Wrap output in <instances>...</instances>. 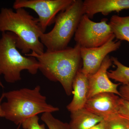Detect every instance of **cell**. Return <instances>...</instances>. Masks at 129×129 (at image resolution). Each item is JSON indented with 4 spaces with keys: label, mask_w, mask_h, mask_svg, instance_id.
<instances>
[{
    "label": "cell",
    "mask_w": 129,
    "mask_h": 129,
    "mask_svg": "<svg viewBox=\"0 0 129 129\" xmlns=\"http://www.w3.org/2000/svg\"><path fill=\"white\" fill-rule=\"evenodd\" d=\"M80 46L76 44L74 47L63 50L49 51L41 55L31 52L25 55L34 57L39 64V70L48 80L58 82L68 95L72 94V85L78 71L81 68L82 59Z\"/></svg>",
    "instance_id": "obj_1"
},
{
    "label": "cell",
    "mask_w": 129,
    "mask_h": 129,
    "mask_svg": "<svg viewBox=\"0 0 129 129\" xmlns=\"http://www.w3.org/2000/svg\"><path fill=\"white\" fill-rule=\"evenodd\" d=\"M0 31L12 32L17 37L16 46L23 54L30 51L38 55L45 52L40 38L43 34L38 18L25 10L2 8L0 12Z\"/></svg>",
    "instance_id": "obj_2"
},
{
    "label": "cell",
    "mask_w": 129,
    "mask_h": 129,
    "mask_svg": "<svg viewBox=\"0 0 129 129\" xmlns=\"http://www.w3.org/2000/svg\"><path fill=\"white\" fill-rule=\"evenodd\" d=\"M40 86L33 89L22 88L5 92L7 101L2 104L3 117L16 125L29 118L45 113L58 111L59 108L48 104L42 94Z\"/></svg>",
    "instance_id": "obj_3"
},
{
    "label": "cell",
    "mask_w": 129,
    "mask_h": 129,
    "mask_svg": "<svg viewBox=\"0 0 129 129\" xmlns=\"http://www.w3.org/2000/svg\"><path fill=\"white\" fill-rule=\"evenodd\" d=\"M17 37L9 32H2L0 39V75L7 83L21 80V73L26 70L32 75L37 73L39 64L34 57L23 56L16 46Z\"/></svg>",
    "instance_id": "obj_4"
},
{
    "label": "cell",
    "mask_w": 129,
    "mask_h": 129,
    "mask_svg": "<svg viewBox=\"0 0 129 129\" xmlns=\"http://www.w3.org/2000/svg\"><path fill=\"white\" fill-rule=\"evenodd\" d=\"M84 14L82 0H74L68 7L58 13L52 29L43 33L40 38L47 50H60L68 47Z\"/></svg>",
    "instance_id": "obj_5"
},
{
    "label": "cell",
    "mask_w": 129,
    "mask_h": 129,
    "mask_svg": "<svg viewBox=\"0 0 129 129\" xmlns=\"http://www.w3.org/2000/svg\"><path fill=\"white\" fill-rule=\"evenodd\" d=\"M107 21V18H103L96 22L84 14L74 36L76 44L83 48H96L114 39L115 36Z\"/></svg>",
    "instance_id": "obj_6"
},
{
    "label": "cell",
    "mask_w": 129,
    "mask_h": 129,
    "mask_svg": "<svg viewBox=\"0 0 129 129\" xmlns=\"http://www.w3.org/2000/svg\"><path fill=\"white\" fill-rule=\"evenodd\" d=\"M74 0H16L13 5L16 9H32L39 16V23L43 33L48 26L55 23L56 17L73 2Z\"/></svg>",
    "instance_id": "obj_7"
},
{
    "label": "cell",
    "mask_w": 129,
    "mask_h": 129,
    "mask_svg": "<svg viewBox=\"0 0 129 129\" xmlns=\"http://www.w3.org/2000/svg\"><path fill=\"white\" fill-rule=\"evenodd\" d=\"M114 40H110L99 47H81L80 55L82 61L81 71L85 75L88 77L95 73L108 54L119 49L121 46V41Z\"/></svg>",
    "instance_id": "obj_8"
},
{
    "label": "cell",
    "mask_w": 129,
    "mask_h": 129,
    "mask_svg": "<svg viewBox=\"0 0 129 129\" xmlns=\"http://www.w3.org/2000/svg\"><path fill=\"white\" fill-rule=\"evenodd\" d=\"M120 99L113 93H100L88 99L84 108L104 120H108L119 115Z\"/></svg>",
    "instance_id": "obj_9"
},
{
    "label": "cell",
    "mask_w": 129,
    "mask_h": 129,
    "mask_svg": "<svg viewBox=\"0 0 129 129\" xmlns=\"http://www.w3.org/2000/svg\"><path fill=\"white\" fill-rule=\"evenodd\" d=\"M112 63L111 58L108 55L105 58L99 70L88 77V99L95 95L104 92L113 93L120 96L118 90L120 83H113L107 74L108 70L112 66Z\"/></svg>",
    "instance_id": "obj_10"
},
{
    "label": "cell",
    "mask_w": 129,
    "mask_h": 129,
    "mask_svg": "<svg viewBox=\"0 0 129 129\" xmlns=\"http://www.w3.org/2000/svg\"><path fill=\"white\" fill-rule=\"evenodd\" d=\"M129 9V0H85L83 1L84 14L90 19L98 13L107 16L112 12H119Z\"/></svg>",
    "instance_id": "obj_11"
},
{
    "label": "cell",
    "mask_w": 129,
    "mask_h": 129,
    "mask_svg": "<svg viewBox=\"0 0 129 129\" xmlns=\"http://www.w3.org/2000/svg\"><path fill=\"white\" fill-rule=\"evenodd\" d=\"M72 88L73 97L67 106V109L70 112L84 108L88 99V77L81 72V69L74 79Z\"/></svg>",
    "instance_id": "obj_12"
},
{
    "label": "cell",
    "mask_w": 129,
    "mask_h": 129,
    "mask_svg": "<svg viewBox=\"0 0 129 129\" xmlns=\"http://www.w3.org/2000/svg\"><path fill=\"white\" fill-rule=\"evenodd\" d=\"M70 113V129H89L104 120L85 108Z\"/></svg>",
    "instance_id": "obj_13"
},
{
    "label": "cell",
    "mask_w": 129,
    "mask_h": 129,
    "mask_svg": "<svg viewBox=\"0 0 129 129\" xmlns=\"http://www.w3.org/2000/svg\"><path fill=\"white\" fill-rule=\"evenodd\" d=\"M108 24L117 40L125 41L129 43V16L113 15Z\"/></svg>",
    "instance_id": "obj_14"
},
{
    "label": "cell",
    "mask_w": 129,
    "mask_h": 129,
    "mask_svg": "<svg viewBox=\"0 0 129 129\" xmlns=\"http://www.w3.org/2000/svg\"><path fill=\"white\" fill-rule=\"evenodd\" d=\"M111 59L113 64L116 66V69L115 70L108 71L109 78L122 83L123 85L129 84V67L122 64L117 58L112 57Z\"/></svg>",
    "instance_id": "obj_15"
},
{
    "label": "cell",
    "mask_w": 129,
    "mask_h": 129,
    "mask_svg": "<svg viewBox=\"0 0 129 129\" xmlns=\"http://www.w3.org/2000/svg\"><path fill=\"white\" fill-rule=\"evenodd\" d=\"M41 119L49 129H70L69 124L54 117L52 113H44L42 115Z\"/></svg>",
    "instance_id": "obj_16"
},
{
    "label": "cell",
    "mask_w": 129,
    "mask_h": 129,
    "mask_svg": "<svg viewBox=\"0 0 129 129\" xmlns=\"http://www.w3.org/2000/svg\"><path fill=\"white\" fill-rule=\"evenodd\" d=\"M104 120L106 129H127L129 126V120L119 114L109 120Z\"/></svg>",
    "instance_id": "obj_17"
},
{
    "label": "cell",
    "mask_w": 129,
    "mask_h": 129,
    "mask_svg": "<svg viewBox=\"0 0 129 129\" xmlns=\"http://www.w3.org/2000/svg\"><path fill=\"white\" fill-rule=\"evenodd\" d=\"M38 115L29 118L22 123V127L24 129H45L44 124L39 123Z\"/></svg>",
    "instance_id": "obj_18"
},
{
    "label": "cell",
    "mask_w": 129,
    "mask_h": 129,
    "mask_svg": "<svg viewBox=\"0 0 129 129\" xmlns=\"http://www.w3.org/2000/svg\"><path fill=\"white\" fill-rule=\"evenodd\" d=\"M118 114L120 116L129 121V102L120 98Z\"/></svg>",
    "instance_id": "obj_19"
},
{
    "label": "cell",
    "mask_w": 129,
    "mask_h": 129,
    "mask_svg": "<svg viewBox=\"0 0 129 129\" xmlns=\"http://www.w3.org/2000/svg\"><path fill=\"white\" fill-rule=\"evenodd\" d=\"M119 91L122 98L129 102V83L126 85H122Z\"/></svg>",
    "instance_id": "obj_20"
},
{
    "label": "cell",
    "mask_w": 129,
    "mask_h": 129,
    "mask_svg": "<svg viewBox=\"0 0 129 129\" xmlns=\"http://www.w3.org/2000/svg\"><path fill=\"white\" fill-rule=\"evenodd\" d=\"M89 129H106V123L104 120Z\"/></svg>",
    "instance_id": "obj_21"
},
{
    "label": "cell",
    "mask_w": 129,
    "mask_h": 129,
    "mask_svg": "<svg viewBox=\"0 0 129 129\" xmlns=\"http://www.w3.org/2000/svg\"><path fill=\"white\" fill-rule=\"evenodd\" d=\"M5 97L4 93H3L2 95L1 96L0 98V117H3V112L2 108L1 102L3 99Z\"/></svg>",
    "instance_id": "obj_22"
},
{
    "label": "cell",
    "mask_w": 129,
    "mask_h": 129,
    "mask_svg": "<svg viewBox=\"0 0 129 129\" xmlns=\"http://www.w3.org/2000/svg\"><path fill=\"white\" fill-rule=\"evenodd\" d=\"M129 129V126H128V129Z\"/></svg>",
    "instance_id": "obj_23"
}]
</instances>
